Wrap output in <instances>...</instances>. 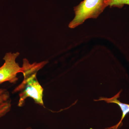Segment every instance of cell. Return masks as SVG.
<instances>
[{
  "instance_id": "obj_1",
  "label": "cell",
  "mask_w": 129,
  "mask_h": 129,
  "mask_svg": "<svg viewBox=\"0 0 129 129\" xmlns=\"http://www.w3.org/2000/svg\"><path fill=\"white\" fill-rule=\"evenodd\" d=\"M48 63L43 61L39 63H30L26 58L23 60L22 68L24 76L22 83L15 88L14 93H18L19 107H22L28 98H32L36 104L44 107L43 101L44 89L39 83L37 73Z\"/></svg>"
},
{
  "instance_id": "obj_2",
  "label": "cell",
  "mask_w": 129,
  "mask_h": 129,
  "mask_svg": "<svg viewBox=\"0 0 129 129\" xmlns=\"http://www.w3.org/2000/svg\"><path fill=\"white\" fill-rule=\"evenodd\" d=\"M107 7L105 0H84L74 8L75 16L69 24L74 28L89 18H96Z\"/></svg>"
},
{
  "instance_id": "obj_3",
  "label": "cell",
  "mask_w": 129,
  "mask_h": 129,
  "mask_svg": "<svg viewBox=\"0 0 129 129\" xmlns=\"http://www.w3.org/2000/svg\"><path fill=\"white\" fill-rule=\"evenodd\" d=\"M19 55L18 52H9L5 54L3 58L5 62L0 67V84L5 82L15 83L18 80L17 74L22 73L23 68L16 62Z\"/></svg>"
},
{
  "instance_id": "obj_4",
  "label": "cell",
  "mask_w": 129,
  "mask_h": 129,
  "mask_svg": "<svg viewBox=\"0 0 129 129\" xmlns=\"http://www.w3.org/2000/svg\"><path fill=\"white\" fill-rule=\"evenodd\" d=\"M121 92V91H120L117 94L110 98L101 97L98 100H95V101H104L108 103H113L117 104L119 106L122 110V114L120 121L117 124L112 127L106 128V129H118L123 124L122 121L124 118L129 113V104L122 103L118 100V98L119 97Z\"/></svg>"
},
{
  "instance_id": "obj_5",
  "label": "cell",
  "mask_w": 129,
  "mask_h": 129,
  "mask_svg": "<svg viewBox=\"0 0 129 129\" xmlns=\"http://www.w3.org/2000/svg\"><path fill=\"white\" fill-rule=\"evenodd\" d=\"M11 101L7 90L0 89V118L6 115L11 110Z\"/></svg>"
},
{
  "instance_id": "obj_6",
  "label": "cell",
  "mask_w": 129,
  "mask_h": 129,
  "mask_svg": "<svg viewBox=\"0 0 129 129\" xmlns=\"http://www.w3.org/2000/svg\"><path fill=\"white\" fill-rule=\"evenodd\" d=\"M106 7L122 8L124 5L129 6V0H105Z\"/></svg>"
},
{
  "instance_id": "obj_7",
  "label": "cell",
  "mask_w": 129,
  "mask_h": 129,
  "mask_svg": "<svg viewBox=\"0 0 129 129\" xmlns=\"http://www.w3.org/2000/svg\"><path fill=\"white\" fill-rule=\"evenodd\" d=\"M25 129H32V128H31V127H28L27 128H26Z\"/></svg>"
}]
</instances>
